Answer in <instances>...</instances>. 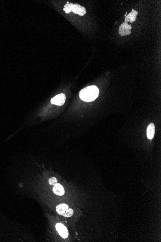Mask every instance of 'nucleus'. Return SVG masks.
Returning a JSON list of instances; mask_svg holds the SVG:
<instances>
[{"instance_id": "obj_4", "label": "nucleus", "mask_w": 161, "mask_h": 242, "mask_svg": "<svg viewBox=\"0 0 161 242\" xmlns=\"http://www.w3.org/2000/svg\"><path fill=\"white\" fill-rule=\"evenodd\" d=\"M66 100V95L64 94H59L51 99V103L52 104L61 106L64 104Z\"/></svg>"}, {"instance_id": "obj_10", "label": "nucleus", "mask_w": 161, "mask_h": 242, "mask_svg": "<svg viewBox=\"0 0 161 242\" xmlns=\"http://www.w3.org/2000/svg\"><path fill=\"white\" fill-rule=\"evenodd\" d=\"M73 214H74V210L71 209H68L62 215L65 217H69L72 216Z\"/></svg>"}, {"instance_id": "obj_7", "label": "nucleus", "mask_w": 161, "mask_h": 242, "mask_svg": "<svg viewBox=\"0 0 161 242\" xmlns=\"http://www.w3.org/2000/svg\"><path fill=\"white\" fill-rule=\"evenodd\" d=\"M137 12L136 10H134V9L132 10V12L131 13H129V14L127 15L126 18H125V22H130V23H132L133 22L136 20V15H137Z\"/></svg>"}, {"instance_id": "obj_3", "label": "nucleus", "mask_w": 161, "mask_h": 242, "mask_svg": "<svg viewBox=\"0 0 161 242\" xmlns=\"http://www.w3.org/2000/svg\"><path fill=\"white\" fill-rule=\"evenodd\" d=\"M132 26L127 22L123 23L119 28V34L121 36H126L131 34Z\"/></svg>"}, {"instance_id": "obj_11", "label": "nucleus", "mask_w": 161, "mask_h": 242, "mask_svg": "<svg viewBox=\"0 0 161 242\" xmlns=\"http://www.w3.org/2000/svg\"><path fill=\"white\" fill-rule=\"evenodd\" d=\"M49 183L51 185L54 186L57 183V179L56 177H52L49 180Z\"/></svg>"}, {"instance_id": "obj_5", "label": "nucleus", "mask_w": 161, "mask_h": 242, "mask_svg": "<svg viewBox=\"0 0 161 242\" xmlns=\"http://www.w3.org/2000/svg\"><path fill=\"white\" fill-rule=\"evenodd\" d=\"M56 229L60 235L63 238H66L68 236V231L67 228L61 223H57L56 225Z\"/></svg>"}, {"instance_id": "obj_1", "label": "nucleus", "mask_w": 161, "mask_h": 242, "mask_svg": "<svg viewBox=\"0 0 161 242\" xmlns=\"http://www.w3.org/2000/svg\"><path fill=\"white\" fill-rule=\"evenodd\" d=\"M100 90L96 86H90L86 87L80 91V99L87 102H92L98 97Z\"/></svg>"}, {"instance_id": "obj_6", "label": "nucleus", "mask_w": 161, "mask_h": 242, "mask_svg": "<svg viewBox=\"0 0 161 242\" xmlns=\"http://www.w3.org/2000/svg\"><path fill=\"white\" fill-rule=\"evenodd\" d=\"M155 133V128L154 123H150L148 126L147 130V135L148 138L151 140L154 138Z\"/></svg>"}, {"instance_id": "obj_9", "label": "nucleus", "mask_w": 161, "mask_h": 242, "mask_svg": "<svg viewBox=\"0 0 161 242\" xmlns=\"http://www.w3.org/2000/svg\"><path fill=\"white\" fill-rule=\"evenodd\" d=\"M68 209V206L67 204H61L56 206V210L58 214L62 215Z\"/></svg>"}, {"instance_id": "obj_8", "label": "nucleus", "mask_w": 161, "mask_h": 242, "mask_svg": "<svg viewBox=\"0 0 161 242\" xmlns=\"http://www.w3.org/2000/svg\"><path fill=\"white\" fill-rule=\"evenodd\" d=\"M53 191L55 194L59 196L63 195L65 192L64 188L61 185L57 183L54 185V187L53 188Z\"/></svg>"}, {"instance_id": "obj_2", "label": "nucleus", "mask_w": 161, "mask_h": 242, "mask_svg": "<svg viewBox=\"0 0 161 242\" xmlns=\"http://www.w3.org/2000/svg\"><path fill=\"white\" fill-rule=\"evenodd\" d=\"M63 10L67 14L73 12L75 14H78L81 16L84 15L87 13L86 8L78 4L69 3L68 2H67V4L64 6Z\"/></svg>"}]
</instances>
